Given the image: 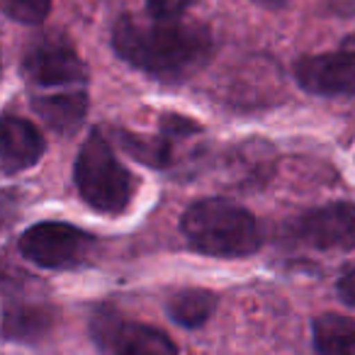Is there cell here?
I'll return each mask as SVG.
<instances>
[{"instance_id": "1", "label": "cell", "mask_w": 355, "mask_h": 355, "mask_svg": "<svg viewBox=\"0 0 355 355\" xmlns=\"http://www.w3.org/2000/svg\"><path fill=\"white\" fill-rule=\"evenodd\" d=\"M119 59L158 80H183L198 73L212 56V35L200 22L122 17L112 30Z\"/></svg>"}, {"instance_id": "2", "label": "cell", "mask_w": 355, "mask_h": 355, "mask_svg": "<svg viewBox=\"0 0 355 355\" xmlns=\"http://www.w3.org/2000/svg\"><path fill=\"white\" fill-rule=\"evenodd\" d=\"M195 251L214 258H246L261 248V229L248 209L222 198L190 205L180 219Z\"/></svg>"}, {"instance_id": "3", "label": "cell", "mask_w": 355, "mask_h": 355, "mask_svg": "<svg viewBox=\"0 0 355 355\" xmlns=\"http://www.w3.org/2000/svg\"><path fill=\"white\" fill-rule=\"evenodd\" d=\"M73 180L80 198L103 214H119L129 207L137 178L119 163L112 144L103 132H90L73 166Z\"/></svg>"}, {"instance_id": "4", "label": "cell", "mask_w": 355, "mask_h": 355, "mask_svg": "<svg viewBox=\"0 0 355 355\" xmlns=\"http://www.w3.org/2000/svg\"><path fill=\"white\" fill-rule=\"evenodd\" d=\"M98 239L66 222H40L20 236V253L27 261L51 270L83 266Z\"/></svg>"}, {"instance_id": "5", "label": "cell", "mask_w": 355, "mask_h": 355, "mask_svg": "<svg viewBox=\"0 0 355 355\" xmlns=\"http://www.w3.org/2000/svg\"><path fill=\"white\" fill-rule=\"evenodd\" d=\"M22 71L32 95L78 90L85 88V80H88V71L76 49L69 42L56 37L32 44L22 61Z\"/></svg>"}, {"instance_id": "6", "label": "cell", "mask_w": 355, "mask_h": 355, "mask_svg": "<svg viewBox=\"0 0 355 355\" xmlns=\"http://www.w3.org/2000/svg\"><path fill=\"white\" fill-rule=\"evenodd\" d=\"M290 241L321 253H345L355 248V205L329 202L309 209L290 224Z\"/></svg>"}, {"instance_id": "7", "label": "cell", "mask_w": 355, "mask_h": 355, "mask_svg": "<svg viewBox=\"0 0 355 355\" xmlns=\"http://www.w3.org/2000/svg\"><path fill=\"white\" fill-rule=\"evenodd\" d=\"M95 340L112 355H178V348L163 331L146 324H129L114 311L93 319Z\"/></svg>"}, {"instance_id": "8", "label": "cell", "mask_w": 355, "mask_h": 355, "mask_svg": "<svg viewBox=\"0 0 355 355\" xmlns=\"http://www.w3.org/2000/svg\"><path fill=\"white\" fill-rule=\"evenodd\" d=\"M295 78L311 95L355 98V51L304 56L295 64Z\"/></svg>"}, {"instance_id": "9", "label": "cell", "mask_w": 355, "mask_h": 355, "mask_svg": "<svg viewBox=\"0 0 355 355\" xmlns=\"http://www.w3.org/2000/svg\"><path fill=\"white\" fill-rule=\"evenodd\" d=\"M161 129V137H141V134L117 132L119 144L137 161H141L144 166L168 168L173 163V158H175V144L185 137H193L195 132H200V127L193 119H185L180 114H168V117H163Z\"/></svg>"}, {"instance_id": "10", "label": "cell", "mask_w": 355, "mask_h": 355, "mask_svg": "<svg viewBox=\"0 0 355 355\" xmlns=\"http://www.w3.org/2000/svg\"><path fill=\"white\" fill-rule=\"evenodd\" d=\"M44 137L32 122L15 114L0 117V171L20 173L44 156Z\"/></svg>"}, {"instance_id": "11", "label": "cell", "mask_w": 355, "mask_h": 355, "mask_svg": "<svg viewBox=\"0 0 355 355\" xmlns=\"http://www.w3.org/2000/svg\"><path fill=\"white\" fill-rule=\"evenodd\" d=\"M32 107L46 127L59 134H73L88 112V93L85 88L61 90V93L32 95Z\"/></svg>"}, {"instance_id": "12", "label": "cell", "mask_w": 355, "mask_h": 355, "mask_svg": "<svg viewBox=\"0 0 355 355\" xmlns=\"http://www.w3.org/2000/svg\"><path fill=\"white\" fill-rule=\"evenodd\" d=\"M54 324V314L46 304L30 300H10L3 314V336L10 340H40Z\"/></svg>"}, {"instance_id": "13", "label": "cell", "mask_w": 355, "mask_h": 355, "mask_svg": "<svg viewBox=\"0 0 355 355\" xmlns=\"http://www.w3.org/2000/svg\"><path fill=\"white\" fill-rule=\"evenodd\" d=\"M314 355H355V319L321 314L311 324Z\"/></svg>"}, {"instance_id": "14", "label": "cell", "mask_w": 355, "mask_h": 355, "mask_svg": "<svg viewBox=\"0 0 355 355\" xmlns=\"http://www.w3.org/2000/svg\"><path fill=\"white\" fill-rule=\"evenodd\" d=\"M214 306H217V297L209 290H200V287H190V290H180L171 297L168 302V314L173 321L185 329H198L212 316Z\"/></svg>"}, {"instance_id": "15", "label": "cell", "mask_w": 355, "mask_h": 355, "mask_svg": "<svg viewBox=\"0 0 355 355\" xmlns=\"http://www.w3.org/2000/svg\"><path fill=\"white\" fill-rule=\"evenodd\" d=\"M0 10L25 25H40L51 10V0H0Z\"/></svg>"}, {"instance_id": "16", "label": "cell", "mask_w": 355, "mask_h": 355, "mask_svg": "<svg viewBox=\"0 0 355 355\" xmlns=\"http://www.w3.org/2000/svg\"><path fill=\"white\" fill-rule=\"evenodd\" d=\"M193 0H146V10L151 20H183Z\"/></svg>"}, {"instance_id": "17", "label": "cell", "mask_w": 355, "mask_h": 355, "mask_svg": "<svg viewBox=\"0 0 355 355\" xmlns=\"http://www.w3.org/2000/svg\"><path fill=\"white\" fill-rule=\"evenodd\" d=\"M338 295H340V300L345 302V304H350V306H355V268H350L348 272H345L343 277L338 280Z\"/></svg>"}, {"instance_id": "18", "label": "cell", "mask_w": 355, "mask_h": 355, "mask_svg": "<svg viewBox=\"0 0 355 355\" xmlns=\"http://www.w3.org/2000/svg\"><path fill=\"white\" fill-rule=\"evenodd\" d=\"M256 6L268 8V10H280V8L287 6V0H253Z\"/></svg>"}]
</instances>
